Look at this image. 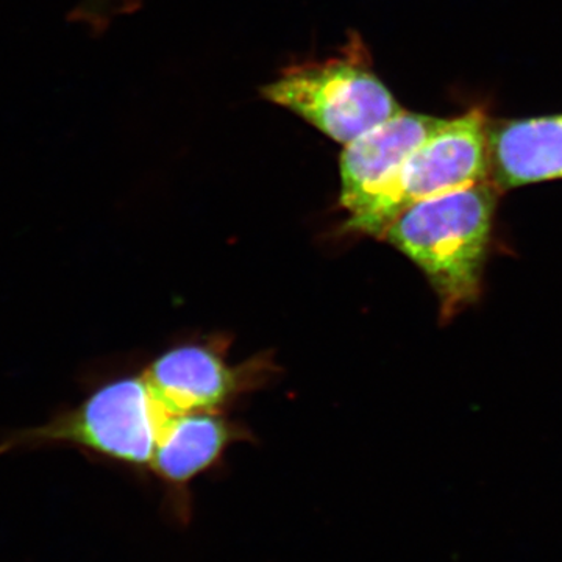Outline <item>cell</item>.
<instances>
[{"label": "cell", "mask_w": 562, "mask_h": 562, "mask_svg": "<svg viewBox=\"0 0 562 562\" xmlns=\"http://www.w3.org/2000/svg\"><path fill=\"white\" fill-rule=\"evenodd\" d=\"M501 192L487 179L413 203L382 236L419 266L438 294L443 321L453 319L482 294Z\"/></svg>", "instance_id": "obj_1"}, {"label": "cell", "mask_w": 562, "mask_h": 562, "mask_svg": "<svg viewBox=\"0 0 562 562\" xmlns=\"http://www.w3.org/2000/svg\"><path fill=\"white\" fill-rule=\"evenodd\" d=\"M262 95L344 146L403 110L373 72L360 38L327 60L284 70Z\"/></svg>", "instance_id": "obj_2"}, {"label": "cell", "mask_w": 562, "mask_h": 562, "mask_svg": "<svg viewBox=\"0 0 562 562\" xmlns=\"http://www.w3.org/2000/svg\"><path fill=\"white\" fill-rule=\"evenodd\" d=\"M144 376L105 384L76 412L25 431L14 443L72 442L111 460L150 465L161 425L169 419Z\"/></svg>", "instance_id": "obj_3"}, {"label": "cell", "mask_w": 562, "mask_h": 562, "mask_svg": "<svg viewBox=\"0 0 562 562\" xmlns=\"http://www.w3.org/2000/svg\"><path fill=\"white\" fill-rule=\"evenodd\" d=\"M443 122L441 117L402 110L346 144L341 155V205L350 214L349 231L383 236L384 203L398 173Z\"/></svg>", "instance_id": "obj_4"}, {"label": "cell", "mask_w": 562, "mask_h": 562, "mask_svg": "<svg viewBox=\"0 0 562 562\" xmlns=\"http://www.w3.org/2000/svg\"><path fill=\"white\" fill-rule=\"evenodd\" d=\"M486 111L446 120L403 166L384 203L383 235L413 203L491 179Z\"/></svg>", "instance_id": "obj_5"}, {"label": "cell", "mask_w": 562, "mask_h": 562, "mask_svg": "<svg viewBox=\"0 0 562 562\" xmlns=\"http://www.w3.org/2000/svg\"><path fill=\"white\" fill-rule=\"evenodd\" d=\"M143 376L151 397L169 416L213 413L239 386L238 373L202 346L169 350Z\"/></svg>", "instance_id": "obj_6"}, {"label": "cell", "mask_w": 562, "mask_h": 562, "mask_svg": "<svg viewBox=\"0 0 562 562\" xmlns=\"http://www.w3.org/2000/svg\"><path fill=\"white\" fill-rule=\"evenodd\" d=\"M487 149L491 180L502 192L562 179V114L490 120Z\"/></svg>", "instance_id": "obj_7"}, {"label": "cell", "mask_w": 562, "mask_h": 562, "mask_svg": "<svg viewBox=\"0 0 562 562\" xmlns=\"http://www.w3.org/2000/svg\"><path fill=\"white\" fill-rule=\"evenodd\" d=\"M233 439L231 427L213 413L171 416L161 425L150 468L171 487L173 516L190 519L187 486L214 464Z\"/></svg>", "instance_id": "obj_8"}, {"label": "cell", "mask_w": 562, "mask_h": 562, "mask_svg": "<svg viewBox=\"0 0 562 562\" xmlns=\"http://www.w3.org/2000/svg\"><path fill=\"white\" fill-rule=\"evenodd\" d=\"M106 2H109V0H87V5L90 7L88 11L95 13V11L102 10L103 7L106 5Z\"/></svg>", "instance_id": "obj_9"}]
</instances>
